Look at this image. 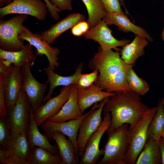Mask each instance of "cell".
Returning a JSON list of instances; mask_svg holds the SVG:
<instances>
[{
	"instance_id": "cell-1",
	"label": "cell",
	"mask_w": 164,
	"mask_h": 164,
	"mask_svg": "<svg viewBox=\"0 0 164 164\" xmlns=\"http://www.w3.org/2000/svg\"><path fill=\"white\" fill-rule=\"evenodd\" d=\"M119 52L112 49L104 50L100 46L97 53L89 63L93 71L98 72L94 84L101 90L109 93H118L130 90L126 77L133 65L127 63Z\"/></svg>"
},
{
	"instance_id": "cell-2",
	"label": "cell",
	"mask_w": 164,
	"mask_h": 164,
	"mask_svg": "<svg viewBox=\"0 0 164 164\" xmlns=\"http://www.w3.org/2000/svg\"><path fill=\"white\" fill-rule=\"evenodd\" d=\"M149 109L142 101L140 95L130 90L116 93L110 97L102 113L104 115L110 113L111 123L108 130H111L125 123L133 124Z\"/></svg>"
},
{
	"instance_id": "cell-3",
	"label": "cell",
	"mask_w": 164,
	"mask_h": 164,
	"mask_svg": "<svg viewBox=\"0 0 164 164\" xmlns=\"http://www.w3.org/2000/svg\"><path fill=\"white\" fill-rule=\"evenodd\" d=\"M128 124H124L113 130H108L104 154L98 164H127L130 148Z\"/></svg>"
},
{
	"instance_id": "cell-4",
	"label": "cell",
	"mask_w": 164,
	"mask_h": 164,
	"mask_svg": "<svg viewBox=\"0 0 164 164\" xmlns=\"http://www.w3.org/2000/svg\"><path fill=\"white\" fill-rule=\"evenodd\" d=\"M157 107L149 109L133 124L130 125L128 132L130 148L127 164H135L148 138V128Z\"/></svg>"
},
{
	"instance_id": "cell-5",
	"label": "cell",
	"mask_w": 164,
	"mask_h": 164,
	"mask_svg": "<svg viewBox=\"0 0 164 164\" xmlns=\"http://www.w3.org/2000/svg\"><path fill=\"white\" fill-rule=\"evenodd\" d=\"M28 17V15L19 14L10 19L0 21V49L9 51H17L24 47V40L18 38L19 34L28 28L23 23Z\"/></svg>"
},
{
	"instance_id": "cell-6",
	"label": "cell",
	"mask_w": 164,
	"mask_h": 164,
	"mask_svg": "<svg viewBox=\"0 0 164 164\" xmlns=\"http://www.w3.org/2000/svg\"><path fill=\"white\" fill-rule=\"evenodd\" d=\"M5 103L8 114L12 110L22 89L23 77L21 68L13 64L0 67Z\"/></svg>"
},
{
	"instance_id": "cell-7",
	"label": "cell",
	"mask_w": 164,
	"mask_h": 164,
	"mask_svg": "<svg viewBox=\"0 0 164 164\" xmlns=\"http://www.w3.org/2000/svg\"><path fill=\"white\" fill-rule=\"evenodd\" d=\"M31 148L26 135L11 133L8 147L0 148V164H28Z\"/></svg>"
},
{
	"instance_id": "cell-8",
	"label": "cell",
	"mask_w": 164,
	"mask_h": 164,
	"mask_svg": "<svg viewBox=\"0 0 164 164\" xmlns=\"http://www.w3.org/2000/svg\"><path fill=\"white\" fill-rule=\"evenodd\" d=\"M32 108L22 89L11 111L7 115L12 133L25 134L28 136Z\"/></svg>"
},
{
	"instance_id": "cell-9",
	"label": "cell",
	"mask_w": 164,
	"mask_h": 164,
	"mask_svg": "<svg viewBox=\"0 0 164 164\" xmlns=\"http://www.w3.org/2000/svg\"><path fill=\"white\" fill-rule=\"evenodd\" d=\"M110 97L95 103L92 110L81 121L79 127L77 138V144L79 157L84 153L86 142L89 137L100 128L103 119L101 114L103 107Z\"/></svg>"
},
{
	"instance_id": "cell-10",
	"label": "cell",
	"mask_w": 164,
	"mask_h": 164,
	"mask_svg": "<svg viewBox=\"0 0 164 164\" xmlns=\"http://www.w3.org/2000/svg\"><path fill=\"white\" fill-rule=\"evenodd\" d=\"M31 67L30 65L26 64L21 68L23 77L22 89L34 114L44 104V95L49 83L47 80L44 83L37 80L32 73Z\"/></svg>"
},
{
	"instance_id": "cell-11",
	"label": "cell",
	"mask_w": 164,
	"mask_h": 164,
	"mask_svg": "<svg viewBox=\"0 0 164 164\" xmlns=\"http://www.w3.org/2000/svg\"><path fill=\"white\" fill-rule=\"evenodd\" d=\"M48 12L46 4L42 0H13L10 3L0 8V17L2 19L8 14H23L43 21Z\"/></svg>"
},
{
	"instance_id": "cell-12",
	"label": "cell",
	"mask_w": 164,
	"mask_h": 164,
	"mask_svg": "<svg viewBox=\"0 0 164 164\" xmlns=\"http://www.w3.org/2000/svg\"><path fill=\"white\" fill-rule=\"evenodd\" d=\"M111 123V116L109 112L106 113L103 118L99 128L92 134L87 140L82 156L79 160L80 164H95L97 163L101 155L104 154V148L99 149L101 138L107 131Z\"/></svg>"
},
{
	"instance_id": "cell-13",
	"label": "cell",
	"mask_w": 164,
	"mask_h": 164,
	"mask_svg": "<svg viewBox=\"0 0 164 164\" xmlns=\"http://www.w3.org/2000/svg\"><path fill=\"white\" fill-rule=\"evenodd\" d=\"M102 20L97 25L89 29L83 35L86 39L93 40L98 43L104 50L114 49L119 52L121 49L118 47H123L130 43L129 39L118 40L112 35V30Z\"/></svg>"
},
{
	"instance_id": "cell-14",
	"label": "cell",
	"mask_w": 164,
	"mask_h": 164,
	"mask_svg": "<svg viewBox=\"0 0 164 164\" xmlns=\"http://www.w3.org/2000/svg\"><path fill=\"white\" fill-rule=\"evenodd\" d=\"M19 39L28 41L36 48L35 54L36 56L47 57L49 65L54 70L59 65L58 56L60 50L56 47L51 46L48 43L41 39L39 34L33 33L28 28L19 35Z\"/></svg>"
},
{
	"instance_id": "cell-15",
	"label": "cell",
	"mask_w": 164,
	"mask_h": 164,
	"mask_svg": "<svg viewBox=\"0 0 164 164\" xmlns=\"http://www.w3.org/2000/svg\"><path fill=\"white\" fill-rule=\"evenodd\" d=\"M92 110V108L79 118L63 122H55L46 120L42 123L40 126L44 130V134L49 139L51 133L54 132H60L67 136L73 143L77 152L78 153L77 138L79 128L83 119Z\"/></svg>"
},
{
	"instance_id": "cell-16",
	"label": "cell",
	"mask_w": 164,
	"mask_h": 164,
	"mask_svg": "<svg viewBox=\"0 0 164 164\" xmlns=\"http://www.w3.org/2000/svg\"><path fill=\"white\" fill-rule=\"evenodd\" d=\"M72 85L64 86L58 95L51 98L34 114L35 121L38 127L59 112L68 99Z\"/></svg>"
},
{
	"instance_id": "cell-17",
	"label": "cell",
	"mask_w": 164,
	"mask_h": 164,
	"mask_svg": "<svg viewBox=\"0 0 164 164\" xmlns=\"http://www.w3.org/2000/svg\"><path fill=\"white\" fill-rule=\"evenodd\" d=\"M86 19V17L82 14L71 13L52 25L50 29L41 32L39 34L40 37L49 44H52L62 33L71 29L79 22Z\"/></svg>"
},
{
	"instance_id": "cell-18",
	"label": "cell",
	"mask_w": 164,
	"mask_h": 164,
	"mask_svg": "<svg viewBox=\"0 0 164 164\" xmlns=\"http://www.w3.org/2000/svg\"><path fill=\"white\" fill-rule=\"evenodd\" d=\"M32 48L33 46L28 43L19 51H9L0 49V61L7 67L12 64L21 68L26 64L32 67L36 58Z\"/></svg>"
},
{
	"instance_id": "cell-19",
	"label": "cell",
	"mask_w": 164,
	"mask_h": 164,
	"mask_svg": "<svg viewBox=\"0 0 164 164\" xmlns=\"http://www.w3.org/2000/svg\"><path fill=\"white\" fill-rule=\"evenodd\" d=\"M103 20L108 25L116 26L119 30L124 33L132 32L135 35L145 37L149 42L153 40L145 29L132 23L124 12L107 13Z\"/></svg>"
},
{
	"instance_id": "cell-20",
	"label": "cell",
	"mask_w": 164,
	"mask_h": 164,
	"mask_svg": "<svg viewBox=\"0 0 164 164\" xmlns=\"http://www.w3.org/2000/svg\"><path fill=\"white\" fill-rule=\"evenodd\" d=\"M83 67V63L81 62L73 74L68 76H63L56 73L49 65L48 66L45 70L47 77V81L49 84V88L47 94L45 96L44 104L51 98L53 91L56 87L59 86H66L75 84L82 74Z\"/></svg>"
},
{
	"instance_id": "cell-21",
	"label": "cell",
	"mask_w": 164,
	"mask_h": 164,
	"mask_svg": "<svg viewBox=\"0 0 164 164\" xmlns=\"http://www.w3.org/2000/svg\"><path fill=\"white\" fill-rule=\"evenodd\" d=\"M116 93H109L101 90L95 84L85 88L77 87V97L79 107L83 113L93 104L101 102Z\"/></svg>"
},
{
	"instance_id": "cell-22",
	"label": "cell",
	"mask_w": 164,
	"mask_h": 164,
	"mask_svg": "<svg viewBox=\"0 0 164 164\" xmlns=\"http://www.w3.org/2000/svg\"><path fill=\"white\" fill-rule=\"evenodd\" d=\"M77 91V86L75 84L73 85L68 99L60 111L56 115L47 120L60 122L76 119L82 116L83 113L78 104Z\"/></svg>"
},
{
	"instance_id": "cell-23",
	"label": "cell",
	"mask_w": 164,
	"mask_h": 164,
	"mask_svg": "<svg viewBox=\"0 0 164 164\" xmlns=\"http://www.w3.org/2000/svg\"><path fill=\"white\" fill-rule=\"evenodd\" d=\"M49 139L56 141L62 161L61 164H79V156L71 141L65 135L59 132L51 133Z\"/></svg>"
},
{
	"instance_id": "cell-24",
	"label": "cell",
	"mask_w": 164,
	"mask_h": 164,
	"mask_svg": "<svg viewBox=\"0 0 164 164\" xmlns=\"http://www.w3.org/2000/svg\"><path fill=\"white\" fill-rule=\"evenodd\" d=\"M149 41L145 37L135 35L133 41L122 47L121 58L127 63L134 66L137 60L145 53L144 48Z\"/></svg>"
},
{
	"instance_id": "cell-25",
	"label": "cell",
	"mask_w": 164,
	"mask_h": 164,
	"mask_svg": "<svg viewBox=\"0 0 164 164\" xmlns=\"http://www.w3.org/2000/svg\"><path fill=\"white\" fill-rule=\"evenodd\" d=\"M34 118L32 108L28 139L31 147L37 146L43 148L54 155L60 154L58 148L51 145L50 140L44 133L39 132Z\"/></svg>"
},
{
	"instance_id": "cell-26",
	"label": "cell",
	"mask_w": 164,
	"mask_h": 164,
	"mask_svg": "<svg viewBox=\"0 0 164 164\" xmlns=\"http://www.w3.org/2000/svg\"><path fill=\"white\" fill-rule=\"evenodd\" d=\"M159 142L149 137L135 164H161Z\"/></svg>"
},
{
	"instance_id": "cell-27",
	"label": "cell",
	"mask_w": 164,
	"mask_h": 164,
	"mask_svg": "<svg viewBox=\"0 0 164 164\" xmlns=\"http://www.w3.org/2000/svg\"><path fill=\"white\" fill-rule=\"evenodd\" d=\"M60 155H54L39 146L32 147L28 159V164H61Z\"/></svg>"
},
{
	"instance_id": "cell-28",
	"label": "cell",
	"mask_w": 164,
	"mask_h": 164,
	"mask_svg": "<svg viewBox=\"0 0 164 164\" xmlns=\"http://www.w3.org/2000/svg\"><path fill=\"white\" fill-rule=\"evenodd\" d=\"M84 4L88 15L87 21L90 29L102 20L107 13L101 0H81Z\"/></svg>"
},
{
	"instance_id": "cell-29",
	"label": "cell",
	"mask_w": 164,
	"mask_h": 164,
	"mask_svg": "<svg viewBox=\"0 0 164 164\" xmlns=\"http://www.w3.org/2000/svg\"><path fill=\"white\" fill-rule=\"evenodd\" d=\"M164 128V111L161 99L159 101L157 111L149 126L148 137L159 142Z\"/></svg>"
},
{
	"instance_id": "cell-30",
	"label": "cell",
	"mask_w": 164,
	"mask_h": 164,
	"mask_svg": "<svg viewBox=\"0 0 164 164\" xmlns=\"http://www.w3.org/2000/svg\"><path fill=\"white\" fill-rule=\"evenodd\" d=\"M126 79L130 89L140 96L144 95L150 89L147 82L138 76L132 68L128 70Z\"/></svg>"
},
{
	"instance_id": "cell-31",
	"label": "cell",
	"mask_w": 164,
	"mask_h": 164,
	"mask_svg": "<svg viewBox=\"0 0 164 164\" xmlns=\"http://www.w3.org/2000/svg\"><path fill=\"white\" fill-rule=\"evenodd\" d=\"M11 135L7 115L0 117V148L8 147Z\"/></svg>"
},
{
	"instance_id": "cell-32",
	"label": "cell",
	"mask_w": 164,
	"mask_h": 164,
	"mask_svg": "<svg viewBox=\"0 0 164 164\" xmlns=\"http://www.w3.org/2000/svg\"><path fill=\"white\" fill-rule=\"evenodd\" d=\"M98 72L97 70L89 73L82 74L75 83L77 87L83 88L88 87L91 86L96 80Z\"/></svg>"
},
{
	"instance_id": "cell-33",
	"label": "cell",
	"mask_w": 164,
	"mask_h": 164,
	"mask_svg": "<svg viewBox=\"0 0 164 164\" xmlns=\"http://www.w3.org/2000/svg\"><path fill=\"white\" fill-rule=\"evenodd\" d=\"M107 13L124 12L119 0H101Z\"/></svg>"
},
{
	"instance_id": "cell-34",
	"label": "cell",
	"mask_w": 164,
	"mask_h": 164,
	"mask_svg": "<svg viewBox=\"0 0 164 164\" xmlns=\"http://www.w3.org/2000/svg\"><path fill=\"white\" fill-rule=\"evenodd\" d=\"M54 6L60 11H71L72 9V2L73 0H49Z\"/></svg>"
},
{
	"instance_id": "cell-35",
	"label": "cell",
	"mask_w": 164,
	"mask_h": 164,
	"mask_svg": "<svg viewBox=\"0 0 164 164\" xmlns=\"http://www.w3.org/2000/svg\"><path fill=\"white\" fill-rule=\"evenodd\" d=\"M8 114L2 84V74L0 73V117L7 116Z\"/></svg>"
},
{
	"instance_id": "cell-36",
	"label": "cell",
	"mask_w": 164,
	"mask_h": 164,
	"mask_svg": "<svg viewBox=\"0 0 164 164\" xmlns=\"http://www.w3.org/2000/svg\"><path fill=\"white\" fill-rule=\"evenodd\" d=\"M12 0H8L6 5L10 3ZM47 5L48 12L50 13L52 18L54 20H58L60 18L58 13L61 12L58 9L53 5L49 0H43Z\"/></svg>"
},
{
	"instance_id": "cell-37",
	"label": "cell",
	"mask_w": 164,
	"mask_h": 164,
	"mask_svg": "<svg viewBox=\"0 0 164 164\" xmlns=\"http://www.w3.org/2000/svg\"><path fill=\"white\" fill-rule=\"evenodd\" d=\"M77 25L83 34L86 32L90 29L89 25L87 21H81L78 23Z\"/></svg>"
},
{
	"instance_id": "cell-38",
	"label": "cell",
	"mask_w": 164,
	"mask_h": 164,
	"mask_svg": "<svg viewBox=\"0 0 164 164\" xmlns=\"http://www.w3.org/2000/svg\"><path fill=\"white\" fill-rule=\"evenodd\" d=\"M159 144L161 155V164H164V138L161 137Z\"/></svg>"
},
{
	"instance_id": "cell-39",
	"label": "cell",
	"mask_w": 164,
	"mask_h": 164,
	"mask_svg": "<svg viewBox=\"0 0 164 164\" xmlns=\"http://www.w3.org/2000/svg\"><path fill=\"white\" fill-rule=\"evenodd\" d=\"M72 34L74 36H80L83 35V33L77 25V24L71 29Z\"/></svg>"
},
{
	"instance_id": "cell-40",
	"label": "cell",
	"mask_w": 164,
	"mask_h": 164,
	"mask_svg": "<svg viewBox=\"0 0 164 164\" xmlns=\"http://www.w3.org/2000/svg\"><path fill=\"white\" fill-rule=\"evenodd\" d=\"M7 1L8 0H0V6L2 7L4 5H6Z\"/></svg>"
},
{
	"instance_id": "cell-41",
	"label": "cell",
	"mask_w": 164,
	"mask_h": 164,
	"mask_svg": "<svg viewBox=\"0 0 164 164\" xmlns=\"http://www.w3.org/2000/svg\"><path fill=\"white\" fill-rule=\"evenodd\" d=\"M119 0L121 4V5L122 6L125 8L126 13L128 14V12L127 11V10L126 9V8L125 6L124 3V0Z\"/></svg>"
},
{
	"instance_id": "cell-42",
	"label": "cell",
	"mask_w": 164,
	"mask_h": 164,
	"mask_svg": "<svg viewBox=\"0 0 164 164\" xmlns=\"http://www.w3.org/2000/svg\"><path fill=\"white\" fill-rule=\"evenodd\" d=\"M161 36L162 39L164 42V28L162 29L161 34Z\"/></svg>"
},
{
	"instance_id": "cell-43",
	"label": "cell",
	"mask_w": 164,
	"mask_h": 164,
	"mask_svg": "<svg viewBox=\"0 0 164 164\" xmlns=\"http://www.w3.org/2000/svg\"><path fill=\"white\" fill-rule=\"evenodd\" d=\"M161 101L162 107L164 111V97L162 99H161Z\"/></svg>"
},
{
	"instance_id": "cell-44",
	"label": "cell",
	"mask_w": 164,
	"mask_h": 164,
	"mask_svg": "<svg viewBox=\"0 0 164 164\" xmlns=\"http://www.w3.org/2000/svg\"><path fill=\"white\" fill-rule=\"evenodd\" d=\"M161 137L164 138V128Z\"/></svg>"
}]
</instances>
